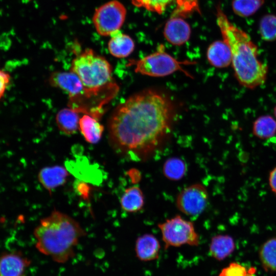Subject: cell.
I'll return each instance as SVG.
<instances>
[{"instance_id": "6da1fadb", "label": "cell", "mask_w": 276, "mask_h": 276, "mask_svg": "<svg viewBox=\"0 0 276 276\" xmlns=\"http://www.w3.org/2000/svg\"><path fill=\"white\" fill-rule=\"evenodd\" d=\"M174 115L173 103L166 94L152 89L133 94L109 119V144L122 157L146 162L163 147Z\"/></svg>"}, {"instance_id": "7a4b0ae2", "label": "cell", "mask_w": 276, "mask_h": 276, "mask_svg": "<svg viewBox=\"0 0 276 276\" xmlns=\"http://www.w3.org/2000/svg\"><path fill=\"white\" fill-rule=\"evenodd\" d=\"M216 18L223 40L230 48L232 64L238 81L249 89L263 85L267 78L268 66L259 59L256 44L246 32L229 21L219 6Z\"/></svg>"}, {"instance_id": "3957f363", "label": "cell", "mask_w": 276, "mask_h": 276, "mask_svg": "<svg viewBox=\"0 0 276 276\" xmlns=\"http://www.w3.org/2000/svg\"><path fill=\"white\" fill-rule=\"evenodd\" d=\"M86 234L79 222L56 210L42 218L34 231L36 248L58 263L75 256V247Z\"/></svg>"}, {"instance_id": "277c9868", "label": "cell", "mask_w": 276, "mask_h": 276, "mask_svg": "<svg viewBox=\"0 0 276 276\" xmlns=\"http://www.w3.org/2000/svg\"><path fill=\"white\" fill-rule=\"evenodd\" d=\"M71 71L81 81L87 92V98L96 96L112 82L111 64L104 57L93 49H86L72 61Z\"/></svg>"}, {"instance_id": "5b68a950", "label": "cell", "mask_w": 276, "mask_h": 276, "mask_svg": "<svg viewBox=\"0 0 276 276\" xmlns=\"http://www.w3.org/2000/svg\"><path fill=\"white\" fill-rule=\"evenodd\" d=\"M166 248L183 245L198 246L199 236L195 225L180 215H176L157 224Z\"/></svg>"}, {"instance_id": "8992f818", "label": "cell", "mask_w": 276, "mask_h": 276, "mask_svg": "<svg viewBox=\"0 0 276 276\" xmlns=\"http://www.w3.org/2000/svg\"><path fill=\"white\" fill-rule=\"evenodd\" d=\"M191 63V62L176 60L165 52L163 45H160L155 52L135 61L134 64L136 73L148 76L164 77L181 71L191 77L181 66L182 64Z\"/></svg>"}, {"instance_id": "52a82bcc", "label": "cell", "mask_w": 276, "mask_h": 276, "mask_svg": "<svg viewBox=\"0 0 276 276\" xmlns=\"http://www.w3.org/2000/svg\"><path fill=\"white\" fill-rule=\"evenodd\" d=\"M126 13L125 7L118 0H111L97 8L92 21L97 33L102 36H110L120 30Z\"/></svg>"}, {"instance_id": "ba28073f", "label": "cell", "mask_w": 276, "mask_h": 276, "mask_svg": "<svg viewBox=\"0 0 276 276\" xmlns=\"http://www.w3.org/2000/svg\"><path fill=\"white\" fill-rule=\"evenodd\" d=\"M209 198L206 187L201 183H195L184 188L177 195L175 204L183 214L196 217L206 209Z\"/></svg>"}, {"instance_id": "9c48e42d", "label": "cell", "mask_w": 276, "mask_h": 276, "mask_svg": "<svg viewBox=\"0 0 276 276\" xmlns=\"http://www.w3.org/2000/svg\"><path fill=\"white\" fill-rule=\"evenodd\" d=\"M49 81L51 86L66 92L73 102L83 97H87L86 90L80 78L71 71L55 72L50 76Z\"/></svg>"}, {"instance_id": "30bf717a", "label": "cell", "mask_w": 276, "mask_h": 276, "mask_svg": "<svg viewBox=\"0 0 276 276\" xmlns=\"http://www.w3.org/2000/svg\"><path fill=\"white\" fill-rule=\"evenodd\" d=\"M31 261L19 251L0 255V276H25Z\"/></svg>"}, {"instance_id": "8fae6325", "label": "cell", "mask_w": 276, "mask_h": 276, "mask_svg": "<svg viewBox=\"0 0 276 276\" xmlns=\"http://www.w3.org/2000/svg\"><path fill=\"white\" fill-rule=\"evenodd\" d=\"M164 34L166 40L174 45H181L190 38L189 25L180 17H173L166 22Z\"/></svg>"}, {"instance_id": "7c38bea8", "label": "cell", "mask_w": 276, "mask_h": 276, "mask_svg": "<svg viewBox=\"0 0 276 276\" xmlns=\"http://www.w3.org/2000/svg\"><path fill=\"white\" fill-rule=\"evenodd\" d=\"M69 174L67 170L61 166L46 167L39 172V182L50 194L53 190L64 184Z\"/></svg>"}, {"instance_id": "4fadbf2b", "label": "cell", "mask_w": 276, "mask_h": 276, "mask_svg": "<svg viewBox=\"0 0 276 276\" xmlns=\"http://www.w3.org/2000/svg\"><path fill=\"white\" fill-rule=\"evenodd\" d=\"M159 250V242L151 234H145L138 237L136 241V255L142 261H148L158 258Z\"/></svg>"}, {"instance_id": "5bb4252c", "label": "cell", "mask_w": 276, "mask_h": 276, "mask_svg": "<svg viewBox=\"0 0 276 276\" xmlns=\"http://www.w3.org/2000/svg\"><path fill=\"white\" fill-rule=\"evenodd\" d=\"M108 42V50L110 54L118 58L129 56L134 49V42L128 35L120 30L113 33Z\"/></svg>"}, {"instance_id": "9a60e30c", "label": "cell", "mask_w": 276, "mask_h": 276, "mask_svg": "<svg viewBox=\"0 0 276 276\" xmlns=\"http://www.w3.org/2000/svg\"><path fill=\"white\" fill-rule=\"evenodd\" d=\"M206 56L210 63L216 67H226L232 63L230 48L223 40L211 43L208 49Z\"/></svg>"}, {"instance_id": "2e32d148", "label": "cell", "mask_w": 276, "mask_h": 276, "mask_svg": "<svg viewBox=\"0 0 276 276\" xmlns=\"http://www.w3.org/2000/svg\"><path fill=\"white\" fill-rule=\"evenodd\" d=\"M104 129L98 119L92 115L85 114L80 118L79 129L88 143H97L102 137Z\"/></svg>"}, {"instance_id": "e0dca14e", "label": "cell", "mask_w": 276, "mask_h": 276, "mask_svg": "<svg viewBox=\"0 0 276 276\" xmlns=\"http://www.w3.org/2000/svg\"><path fill=\"white\" fill-rule=\"evenodd\" d=\"M79 112L77 109L72 107L59 110L56 116V122L60 131L66 135L76 133L79 129Z\"/></svg>"}, {"instance_id": "ac0fdd59", "label": "cell", "mask_w": 276, "mask_h": 276, "mask_svg": "<svg viewBox=\"0 0 276 276\" xmlns=\"http://www.w3.org/2000/svg\"><path fill=\"white\" fill-rule=\"evenodd\" d=\"M236 247L233 237L226 234H219L213 236L209 246V251L212 257L218 260H222L229 256Z\"/></svg>"}, {"instance_id": "d6986e66", "label": "cell", "mask_w": 276, "mask_h": 276, "mask_svg": "<svg viewBox=\"0 0 276 276\" xmlns=\"http://www.w3.org/2000/svg\"><path fill=\"white\" fill-rule=\"evenodd\" d=\"M121 208L127 213H137L145 204V196L137 186L126 188L120 199Z\"/></svg>"}, {"instance_id": "ffe728a7", "label": "cell", "mask_w": 276, "mask_h": 276, "mask_svg": "<svg viewBox=\"0 0 276 276\" xmlns=\"http://www.w3.org/2000/svg\"><path fill=\"white\" fill-rule=\"evenodd\" d=\"M259 258L265 270L276 272V236L268 239L261 246Z\"/></svg>"}, {"instance_id": "44dd1931", "label": "cell", "mask_w": 276, "mask_h": 276, "mask_svg": "<svg viewBox=\"0 0 276 276\" xmlns=\"http://www.w3.org/2000/svg\"><path fill=\"white\" fill-rule=\"evenodd\" d=\"M252 133L258 138L264 140L273 136L276 133V121L269 115L257 118L252 126Z\"/></svg>"}, {"instance_id": "7402d4cb", "label": "cell", "mask_w": 276, "mask_h": 276, "mask_svg": "<svg viewBox=\"0 0 276 276\" xmlns=\"http://www.w3.org/2000/svg\"><path fill=\"white\" fill-rule=\"evenodd\" d=\"M187 167L182 159L173 157L167 159L163 166L162 171L165 177L169 180L178 181L186 175Z\"/></svg>"}, {"instance_id": "603a6c76", "label": "cell", "mask_w": 276, "mask_h": 276, "mask_svg": "<svg viewBox=\"0 0 276 276\" xmlns=\"http://www.w3.org/2000/svg\"><path fill=\"white\" fill-rule=\"evenodd\" d=\"M265 0H233L234 12L242 17H247L256 13L263 5Z\"/></svg>"}, {"instance_id": "cb8c5ba5", "label": "cell", "mask_w": 276, "mask_h": 276, "mask_svg": "<svg viewBox=\"0 0 276 276\" xmlns=\"http://www.w3.org/2000/svg\"><path fill=\"white\" fill-rule=\"evenodd\" d=\"M259 33L263 40L273 41L276 40V15L266 14L261 19Z\"/></svg>"}, {"instance_id": "d4e9b609", "label": "cell", "mask_w": 276, "mask_h": 276, "mask_svg": "<svg viewBox=\"0 0 276 276\" xmlns=\"http://www.w3.org/2000/svg\"><path fill=\"white\" fill-rule=\"evenodd\" d=\"M138 7L144 8L149 11L159 14L162 13L172 3L178 0H130Z\"/></svg>"}, {"instance_id": "484cf974", "label": "cell", "mask_w": 276, "mask_h": 276, "mask_svg": "<svg viewBox=\"0 0 276 276\" xmlns=\"http://www.w3.org/2000/svg\"><path fill=\"white\" fill-rule=\"evenodd\" d=\"M254 269L247 270L243 266L236 263H232L224 268L219 276H253Z\"/></svg>"}, {"instance_id": "4316f807", "label": "cell", "mask_w": 276, "mask_h": 276, "mask_svg": "<svg viewBox=\"0 0 276 276\" xmlns=\"http://www.w3.org/2000/svg\"><path fill=\"white\" fill-rule=\"evenodd\" d=\"M10 75L0 69V99L4 95L6 89L9 83Z\"/></svg>"}, {"instance_id": "83f0119b", "label": "cell", "mask_w": 276, "mask_h": 276, "mask_svg": "<svg viewBox=\"0 0 276 276\" xmlns=\"http://www.w3.org/2000/svg\"><path fill=\"white\" fill-rule=\"evenodd\" d=\"M268 182L271 191L276 194V166L269 173Z\"/></svg>"}, {"instance_id": "f1b7e54d", "label": "cell", "mask_w": 276, "mask_h": 276, "mask_svg": "<svg viewBox=\"0 0 276 276\" xmlns=\"http://www.w3.org/2000/svg\"><path fill=\"white\" fill-rule=\"evenodd\" d=\"M78 191L80 194L84 196V197H87L88 196L89 189L87 185L81 183L77 186Z\"/></svg>"}, {"instance_id": "f546056e", "label": "cell", "mask_w": 276, "mask_h": 276, "mask_svg": "<svg viewBox=\"0 0 276 276\" xmlns=\"http://www.w3.org/2000/svg\"><path fill=\"white\" fill-rule=\"evenodd\" d=\"M273 112H274V116H275V117L276 118V105L275 106V107L274 108Z\"/></svg>"}]
</instances>
